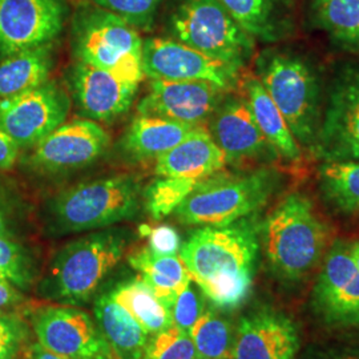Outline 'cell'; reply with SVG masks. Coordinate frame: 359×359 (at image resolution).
I'll list each match as a JSON object with an SVG mask.
<instances>
[{"label": "cell", "mask_w": 359, "mask_h": 359, "mask_svg": "<svg viewBox=\"0 0 359 359\" xmlns=\"http://www.w3.org/2000/svg\"><path fill=\"white\" fill-rule=\"evenodd\" d=\"M261 244L256 213L224 226H201L180 257L203 294L219 309L238 308L250 294Z\"/></svg>", "instance_id": "1"}, {"label": "cell", "mask_w": 359, "mask_h": 359, "mask_svg": "<svg viewBox=\"0 0 359 359\" xmlns=\"http://www.w3.org/2000/svg\"><path fill=\"white\" fill-rule=\"evenodd\" d=\"M330 238V225L302 192L286 194L261 225L265 256L283 283L306 278L326 255Z\"/></svg>", "instance_id": "2"}, {"label": "cell", "mask_w": 359, "mask_h": 359, "mask_svg": "<svg viewBox=\"0 0 359 359\" xmlns=\"http://www.w3.org/2000/svg\"><path fill=\"white\" fill-rule=\"evenodd\" d=\"M256 77L281 111L299 147L314 154L325 107L316 65L299 52L268 48L257 56Z\"/></svg>", "instance_id": "3"}, {"label": "cell", "mask_w": 359, "mask_h": 359, "mask_svg": "<svg viewBox=\"0 0 359 359\" xmlns=\"http://www.w3.org/2000/svg\"><path fill=\"white\" fill-rule=\"evenodd\" d=\"M283 172L271 165L237 173L218 172L198 181L175 213L185 225H229L266 205L283 188Z\"/></svg>", "instance_id": "4"}, {"label": "cell", "mask_w": 359, "mask_h": 359, "mask_svg": "<svg viewBox=\"0 0 359 359\" xmlns=\"http://www.w3.org/2000/svg\"><path fill=\"white\" fill-rule=\"evenodd\" d=\"M126 231H97L62 248L53 258L43 283L47 298L65 305L88 302L107 276L124 256Z\"/></svg>", "instance_id": "5"}, {"label": "cell", "mask_w": 359, "mask_h": 359, "mask_svg": "<svg viewBox=\"0 0 359 359\" xmlns=\"http://www.w3.org/2000/svg\"><path fill=\"white\" fill-rule=\"evenodd\" d=\"M142 205V184L120 175L79 184L59 193L50 205L53 229L59 234L105 229L133 218Z\"/></svg>", "instance_id": "6"}, {"label": "cell", "mask_w": 359, "mask_h": 359, "mask_svg": "<svg viewBox=\"0 0 359 359\" xmlns=\"http://www.w3.org/2000/svg\"><path fill=\"white\" fill-rule=\"evenodd\" d=\"M72 26L77 62L108 71L129 83H142L144 41L135 27L95 4L81 7Z\"/></svg>", "instance_id": "7"}, {"label": "cell", "mask_w": 359, "mask_h": 359, "mask_svg": "<svg viewBox=\"0 0 359 359\" xmlns=\"http://www.w3.org/2000/svg\"><path fill=\"white\" fill-rule=\"evenodd\" d=\"M170 32L193 50L243 68L256 48V40L217 0H182L170 16Z\"/></svg>", "instance_id": "8"}, {"label": "cell", "mask_w": 359, "mask_h": 359, "mask_svg": "<svg viewBox=\"0 0 359 359\" xmlns=\"http://www.w3.org/2000/svg\"><path fill=\"white\" fill-rule=\"evenodd\" d=\"M313 154L322 163H359V63L342 65L334 75Z\"/></svg>", "instance_id": "9"}, {"label": "cell", "mask_w": 359, "mask_h": 359, "mask_svg": "<svg viewBox=\"0 0 359 359\" xmlns=\"http://www.w3.org/2000/svg\"><path fill=\"white\" fill-rule=\"evenodd\" d=\"M241 69L177 40L152 38L142 44V71L151 80L208 81L231 92L240 81Z\"/></svg>", "instance_id": "10"}, {"label": "cell", "mask_w": 359, "mask_h": 359, "mask_svg": "<svg viewBox=\"0 0 359 359\" xmlns=\"http://www.w3.org/2000/svg\"><path fill=\"white\" fill-rule=\"evenodd\" d=\"M69 99L55 83L0 99V129L20 149L32 148L65 124Z\"/></svg>", "instance_id": "11"}, {"label": "cell", "mask_w": 359, "mask_h": 359, "mask_svg": "<svg viewBox=\"0 0 359 359\" xmlns=\"http://www.w3.org/2000/svg\"><path fill=\"white\" fill-rule=\"evenodd\" d=\"M107 130L90 118L62 124L27 157V165L41 173H62L90 165L109 148Z\"/></svg>", "instance_id": "12"}, {"label": "cell", "mask_w": 359, "mask_h": 359, "mask_svg": "<svg viewBox=\"0 0 359 359\" xmlns=\"http://www.w3.org/2000/svg\"><path fill=\"white\" fill-rule=\"evenodd\" d=\"M39 344L55 354L72 359H116L96 321L72 306H47L32 316Z\"/></svg>", "instance_id": "13"}, {"label": "cell", "mask_w": 359, "mask_h": 359, "mask_svg": "<svg viewBox=\"0 0 359 359\" xmlns=\"http://www.w3.org/2000/svg\"><path fill=\"white\" fill-rule=\"evenodd\" d=\"M65 20V0H0V55L52 46Z\"/></svg>", "instance_id": "14"}, {"label": "cell", "mask_w": 359, "mask_h": 359, "mask_svg": "<svg viewBox=\"0 0 359 359\" xmlns=\"http://www.w3.org/2000/svg\"><path fill=\"white\" fill-rule=\"evenodd\" d=\"M313 308L327 325L359 326V269L347 243L335 241L326 252Z\"/></svg>", "instance_id": "15"}, {"label": "cell", "mask_w": 359, "mask_h": 359, "mask_svg": "<svg viewBox=\"0 0 359 359\" xmlns=\"http://www.w3.org/2000/svg\"><path fill=\"white\" fill-rule=\"evenodd\" d=\"M206 127L228 164H273L280 158L258 128L245 97L226 96Z\"/></svg>", "instance_id": "16"}, {"label": "cell", "mask_w": 359, "mask_h": 359, "mask_svg": "<svg viewBox=\"0 0 359 359\" xmlns=\"http://www.w3.org/2000/svg\"><path fill=\"white\" fill-rule=\"evenodd\" d=\"M228 90L208 81L151 80L137 105L140 115L157 116L191 126H206Z\"/></svg>", "instance_id": "17"}, {"label": "cell", "mask_w": 359, "mask_h": 359, "mask_svg": "<svg viewBox=\"0 0 359 359\" xmlns=\"http://www.w3.org/2000/svg\"><path fill=\"white\" fill-rule=\"evenodd\" d=\"M71 86L81 115L105 123L127 114L139 90V84L83 62L72 68Z\"/></svg>", "instance_id": "18"}, {"label": "cell", "mask_w": 359, "mask_h": 359, "mask_svg": "<svg viewBox=\"0 0 359 359\" xmlns=\"http://www.w3.org/2000/svg\"><path fill=\"white\" fill-rule=\"evenodd\" d=\"M299 347L294 323L273 310L244 317L236 329L229 359H293Z\"/></svg>", "instance_id": "19"}, {"label": "cell", "mask_w": 359, "mask_h": 359, "mask_svg": "<svg viewBox=\"0 0 359 359\" xmlns=\"http://www.w3.org/2000/svg\"><path fill=\"white\" fill-rule=\"evenodd\" d=\"M226 157L203 126L173 149L156 160L160 177L204 180L226 167Z\"/></svg>", "instance_id": "20"}, {"label": "cell", "mask_w": 359, "mask_h": 359, "mask_svg": "<svg viewBox=\"0 0 359 359\" xmlns=\"http://www.w3.org/2000/svg\"><path fill=\"white\" fill-rule=\"evenodd\" d=\"M203 126H191L157 116L139 115L120 142L121 151L133 161L157 160Z\"/></svg>", "instance_id": "21"}, {"label": "cell", "mask_w": 359, "mask_h": 359, "mask_svg": "<svg viewBox=\"0 0 359 359\" xmlns=\"http://www.w3.org/2000/svg\"><path fill=\"white\" fill-rule=\"evenodd\" d=\"M231 18L255 39L278 43L294 31L287 0H217Z\"/></svg>", "instance_id": "22"}, {"label": "cell", "mask_w": 359, "mask_h": 359, "mask_svg": "<svg viewBox=\"0 0 359 359\" xmlns=\"http://www.w3.org/2000/svg\"><path fill=\"white\" fill-rule=\"evenodd\" d=\"M245 99L253 114L258 128L276 152L286 163L298 164L302 160V148L295 140L285 117L274 104L256 75L244 79Z\"/></svg>", "instance_id": "23"}, {"label": "cell", "mask_w": 359, "mask_h": 359, "mask_svg": "<svg viewBox=\"0 0 359 359\" xmlns=\"http://www.w3.org/2000/svg\"><path fill=\"white\" fill-rule=\"evenodd\" d=\"M95 320L116 359H142L148 333L128 311L111 295L99 297L95 302Z\"/></svg>", "instance_id": "24"}, {"label": "cell", "mask_w": 359, "mask_h": 359, "mask_svg": "<svg viewBox=\"0 0 359 359\" xmlns=\"http://www.w3.org/2000/svg\"><path fill=\"white\" fill-rule=\"evenodd\" d=\"M128 261L130 266L140 273L142 281L169 310L176 295L192 281L180 255L160 256L149 248H142L130 255Z\"/></svg>", "instance_id": "25"}, {"label": "cell", "mask_w": 359, "mask_h": 359, "mask_svg": "<svg viewBox=\"0 0 359 359\" xmlns=\"http://www.w3.org/2000/svg\"><path fill=\"white\" fill-rule=\"evenodd\" d=\"M52 46L16 52L0 60V99L35 90L51 72Z\"/></svg>", "instance_id": "26"}, {"label": "cell", "mask_w": 359, "mask_h": 359, "mask_svg": "<svg viewBox=\"0 0 359 359\" xmlns=\"http://www.w3.org/2000/svg\"><path fill=\"white\" fill-rule=\"evenodd\" d=\"M109 295L120 306L126 309L148 334L160 333L173 325L170 310L142 278L117 285Z\"/></svg>", "instance_id": "27"}, {"label": "cell", "mask_w": 359, "mask_h": 359, "mask_svg": "<svg viewBox=\"0 0 359 359\" xmlns=\"http://www.w3.org/2000/svg\"><path fill=\"white\" fill-rule=\"evenodd\" d=\"M314 25L346 51L359 53V0H311Z\"/></svg>", "instance_id": "28"}, {"label": "cell", "mask_w": 359, "mask_h": 359, "mask_svg": "<svg viewBox=\"0 0 359 359\" xmlns=\"http://www.w3.org/2000/svg\"><path fill=\"white\" fill-rule=\"evenodd\" d=\"M318 185L322 197L335 210L359 216V163H322Z\"/></svg>", "instance_id": "29"}, {"label": "cell", "mask_w": 359, "mask_h": 359, "mask_svg": "<svg viewBox=\"0 0 359 359\" xmlns=\"http://www.w3.org/2000/svg\"><path fill=\"white\" fill-rule=\"evenodd\" d=\"M197 359H229L236 339L231 322L213 310H205L189 330Z\"/></svg>", "instance_id": "30"}, {"label": "cell", "mask_w": 359, "mask_h": 359, "mask_svg": "<svg viewBox=\"0 0 359 359\" xmlns=\"http://www.w3.org/2000/svg\"><path fill=\"white\" fill-rule=\"evenodd\" d=\"M197 184L198 180L179 177L156 180L144 192V203L148 213L154 219H161L172 215L192 193Z\"/></svg>", "instance_id": "31"}, {"label": "cell", "mask_w": 359, "mask_h": 359, "mask_svg": "<svg viewBox=\"0 0 359 359\" xmlns=\"http://www.w3.org/2000/svg\"><path fill=\"white\" fill-rule=\"evenodd\" d=\"M142 359H197V354L189 333L172 325L148 339Z\"/></svg>", "instance_id": "32"}, {"label": "cell", "mask_w": 359, "mask_h": 359, "mask_svg": "<svg viewBox=\"0 0 359 359\" xmlns=\"http://www.w3.org/2000/svg\"><path fill=\"white\" fill-rule=\"evenodd\" d=\"M92 3L120 16L136 29H148L154 23L161 0H92Z\"/></svg>", "instance_id": "33"}, {"label": "cell", "mask_w": 359, "mask_h": 359, "mask_svg": "<svg viewBox=\"0 0 359 359\" xmlns=\"http://www.w3.org/2000/svg\"><path fill=\"white\" fill-rule=\"evenodd\" d=\"M0 277L18 287H26L31 283V265L26 252L20 245L8 237L0 236Z\"/></svg>", "instance_id": "34"}, {"label": "cell", "mask_w": 359, "mask_h": 359, "mask_svg": "<svg viewBox=\"0 0 359 359\" xmlns=\"http://www.w3.org/2000/svg\"><path fill=\"white\" fill-rule=\"evenodd\" d=\"M203 295L201 289L193 280L176 295L170 306L173 326L189 333L193 325L204 313Z\"/></svg>", "instance_id": "35"}, {"label": "cell", "mask_w": 359, "mask_h": 359, "mask_svg": "<svg viewBox=\"0 0 359 359\" xmlns=\"http://www.w3.org/2000/svg\"><path fill=\"white\" fill-rule=\"evenodd\" d=\"M26 326L19 318L0 311V359H16L26 341Z\"/></svg>", "instance_id": "36"}, {"label": "cell", "mask_w": 359, "mask_h": 359, "mask_svg": "<svg viewBox=\"0 0 359 359\" xmlns=\"http://www.w3.org/2000/svg\"><path fill=\"white\" fill-rule=\"evenodd\" d=\"M144 236L149 240V249L160 256H176L181 249V238L177 231L169 225L149 228L144 225L140 228Z\"/></svg>", "instance_id": "37"}, {"label": "cell", "mask_w": 359, "mask_h": 359, "mask_svg": "<svg viewBox=\"0 0 359 359\" xmlns=\"http://www.w3.org/2000/svg\"><path fill=\"white\" fill-rule=\"evenodd\" d=\"M20 148L0 129V170H8L15 165Z\"/></svg>", "instance_id": "38"}, {"label": "cell", "mask_w": 359, "mask_h": 359, "mask_svg": "<svg viewBox=\"0 0 359 359\" xmlns=\"http://www.w3.org/2000/svg\"><path fill=\"white\" fill-rule=\"evenodd\" d=\"M8 280L0 277V310L13 308L23 301V295Z\"/></svg>", "instance_id": "39"}, {"label": "cell", "mask_w": 359, "mask_h": 359, "mask_svg": "<svg viewBox=\"0 0 359 359\" xmlns=\"http://www.w3.org/2000/svg\"><path fill=\"white\" fill-rule=\"evenodd\" d=\"M28 358L29 359H72L67 358L63 355H59V354H55L50 350L44 348L40 344L36 345H32L29 347V351H28Z\"/></svg>", "instance_id": "40"}, {"label": "cell", "mask_w": 359, "mask_h": 359, "mask_svg": "<svg viewBox=\"0 0 359 359\" xmlns=\"http://www.w3.org/2000/svg\"><path fill=\"white\" fill-rule=\"evenodd\" d=\"M348 246H350V253H351V256L354 258V262H355V265H357V268L359 269V240L348 244Z\"/></svg>", "instance_id": "41"}, {"label": "cell", "mask_w": 359, "mask_h": 359, "mask_svg": "<svg viewBox=\"0 0 359 359\" xmlns=\"http://www.w3.org/2000/svg\"><path fill=\"white\" fill-rule=\"evenodd\" d=\"M0 236H1V237H8V229H7L6 218L3 216L1 210H0Z\"/></svg>", "instance_id": "42"}]
</instances>
